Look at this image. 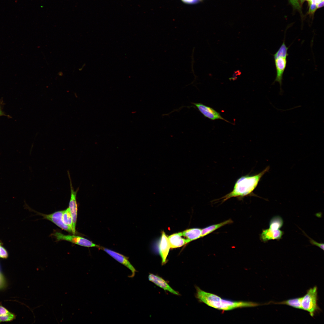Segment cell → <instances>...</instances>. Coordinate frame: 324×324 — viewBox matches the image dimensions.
Returning a JSON list of instances; mask_svg holds the SVG:
<instances>
[{
    "mask_svg": "<svg viewBox=\"0 0 324 324\" xmlns=\"http://www.w3.org/2000/svg\"><path fill=\"white\" fill-rule=\"evenodd\" d=\"M267 166L260 172L254 175L242 176L236 181L232 190L220 198L222 202L233 197L240 200L248 196H257L253 192L263 176L269 170Z\"/></svg>",
    "mask_w": 324,
    "mask_h": 324,
    "instance_id": "6da1fadb",
    "label": "cell"
},
{
    "mask_svg": "<svg viewBox=\"0 0 324 324\" xmlns=\"http://www.w3.org/2000/svg\"><path fill=\"white\" fill-rule=\"evenodd\" d=\"M195 288L196 297L200 302L219 310L227 311L237 308L255 307L262 305L253 302L236 301L224 299L216 295L205 292L197 286H196Z\"/></svg>",
    "mask_w": 324,
    "mask_h": 324,
    "instance_id": "7a4b0ae2",
    "label": "cell"
},
{
    "mask_svg": "<svg viewBox=\"0 0 324 324\" xmlns=\"http://www.w3.org/2000/svg\"><path fill=\"white\" fill-rule=\"evenodd\" d=\"M289 47L286 45L285 38L281 45L278 50L273 55L274 64L276 71V76L273 84L275 82L279 83L280 86V94L283 92L282 88L283 76L287 64V57L289 54L288 50Z\"/></svg>",
    "mask_w": 324,
    "mask_h": 324,
    "instance_id": "3957f363",
    "label": "cell"
},
{
    "mask_svg": "<svg viewBox=\"0 0 324 324\" xmlns=\"http://www.w3.org/2000/svg\"><path fill=\"white\" fill-rule=\"evenodd\" d=\"M317 288L315 286L308 290L306 294L302 297V310L308 312L312 317L320 310L317 304Z\"/></svg>",
    "mask_w": 324,
    "mask_h": 324,
    "instance_id": "277c9868",
    "label": "cell"
},
{
    "mask_svg": "<svg viewBox=\"0 0 324 324\" xmlns=\"http://www.w3.org/2000/svg\"><path fill=\"white\" fill-rule=\"evenodd\" d=\"M52 236L58 241H65L81 246L87 247H97L98 245L82 237L75 235H66L57 231L52 233Z\"/></svg>",
    "mask_w": 324,
    "mask_h": 324,
    "instance_id": "5b68a950",
    "label": "cell"
},
{
    "mask_svg": "<svg viewBox=\"0 0 324 324\" xmlns=\"http://www.w3.org/2000/svg\"><path fill=\"white\" fill-rule=\"evenodd\" d=\"M97 248L99 249L103 250L105 251L118 262L124 265L130 270L131 272V274L128 276L129 278H133L135 276L137 271L129 260L128 257L116 251L99 245H98Z\"/></svg>",
    "mask_w": 324,
    "mask_h": 324,
    "instance_id": "8992f818",
    "label": "cell"
},
{
    "mask_svg": "<svg viewBox=\"0 0 324 324\" xmlns=\"http://www.w3.org/2000/svg\"><path fill=\"white\" fill-rule=\"evenodd\" d=\"M68 175L70 182V198L69 204L68 208L71 212L73 219V231L74 234H76V223L77 216L78 206L77 203L76 196L78 190V188L74 190L73 188L70 173L68 171Z\"/></svg>",
    "mask_w": 324,
    "mask_h": 324,
    "instance_id": "52a82bcc",
    "label": "cell"
},
{
    "mask_svg": "<svg viewBox=\"0 0 324 324\" xmlns=\"http://www.w3.org/2000/svg\"><path fill=\"white\" fill-rule=\"evenodd\" d=\"M63 210H61L50 214H45L39 212H37V214L42 216L44 219L51 221L62 229L73 234L72 229L64 224L63 221Z\"/></svg>",
    "mask_w": 324,
    "mask_h": 324,
    "instance_id": "ba28073f",
    "label": "cell"
},
{
    "mask_svg": "<svg viewBox=\"0 0 324 324\" xmlns=\"http://www.w3.org/2000/svg\"><path fill=\"white\" fill-rule=\"evenodd\" d=\"M192 103L205 117L212 120L220 119L229 122L222 117L219 112L212 108L200 103Z\"/></svg>",
    "mask_w": 324,
    "mask_h": 324,
    "instance_id": "9c48e42d",
    "label": "cell"
},
{
    "mask_svg": "<svg viewBox=\"0 0 324 324\" xmlns=\"http://www.w3.org/2000/svg\"><path fill=\"white\" fill-rule=\"evenodd\" d=\"M148 279L149 281L164 290L168 291L174 295H180L178 292L172 289L167 282L161 277L152 273H150L148 276Z\"/></svg>",
    "mask_w": 324,
    "mask_h": 324,
    "instance_id": "30bf717a",
    "label": "cell"
},
{
    "mask_svg": "<svg viewBox=\"0 0 324 324\" xmlns=\"http://www.w3.org/2000/svg\"><path fill=\"white\" fill-rule=\"evenodd\" d=\"M170 248L168 237L165 232L163 231L159 245V253L162 259L161 264L163 265L167 262L166 258Z\"/></svg>",
    "mask_w": 324,
    "mask_h": 324,
    "instance_id": "8fae6325",
    "label": "cell"
},
{
    "mask_svg": "<svg viewBox=\"0 0 324 324\" xmlns=\"http://www.w3.org/2000/svg\"><path fill=\"white\" fill-rule=\"evenodd\" d=\"M283 234V232L279 230L274 231L268 229L262 231L260 238L262 241L265 242L270 240L279 239Z\"/></svg>",
    "mask_w": 324,
    "mask_h": 324,
    "instance_id": "7c38bea8",
    "label": "cell"
},
{
    "mask_svg": "<svg viewBox=\"0 0 324 324\" xmlns=\"http://www.w3.org/2000/svg\"><path fill=\"white\" fill-rule=\"evenodd\" d=\"M181 232L173 234L168 237L171 248L181 247L187 244L186 239L182 237Z\"/></svg>",
    "mask_w": 324,
    "mask_h": 324,
    "instance_id": "4fadbf2b",
    "label": "cell"
},
{
    "mask_svg": "<svg viewBox=\"0 0 324 324\" xmlns=\"http://www.w3.org/2000/svg\"><path fill=\"white\" fill-rule=\"evenodd\" d=\"M202 229L193 228L187 229L181 232L182 236L186 238L187 243L201 237Z\"/></svg>",
    "mask_w": 324,
    "mask_h": 324,
    "instance_id": "5bb4252c",
    "label": "cell"
},
{
    "mask_svg": "<svg viewBox=\"0 0 324 324\" xmlns=\"http://www.w3.org/2000/svg\"><path fill=\"white\" fill-rule=\"evenodd\" d=\"M233 223L230 219L219 224L212 225L205 228L201 230V237H203L212 232L215 230L226 225Z\"/></svg>",
    "mask_w": 324,
    "mask_h": 324,
    "instance_id": "9a60e30c",
    "label": "cell"
},
{
    "mask_svg": "<svg viewBox=\"0 0 324 324\" xmlns=\"http://www.w3.org/2000/svg\"><path fill=\"white\" fill-rule=\"evenodd\" d=\"M302 297H300L290 299L280 302H271L269 303L275 304L286 305L296 309L302 310Z\"/></svg>",
    "mask_w": 324,
    "mask_h": 324,
    "instance_id": "2e32d148",
    "label": "cell"
},
{
    "mask_svg": "<svg viewBox=\"0 0 324 324\" xmlns=\"http://www.w3.org/2000/svg\"><path fill=\"white\" fill-rule=\"evenodd\" d=\"M283 224V220L280 216L273 217L270 220L269 224V229L272 230H279Z\"/></svg>",
    "mask_w": 324,
    "mask_h": 324,
    "instance_id": "e0dca14e",
    "label": "cell"
},
{
    "mask_svg": "<svg viewBox=\"0 0 324 324\" xmlns=\"http://www.w3.org/2000/svg\"><path fill=\"white\" fill-rule=\"evenodd\" d=\"M62 220L64 224L71 228L73 232L72 217L68 207L63 210Z\"/></svg>",
    "mask_w": 324,
    "mask_h": 324,
    "instance_id": "ac0fdd59",
    "label": "cell"
},
{
    "mask_svg": "<svg viewBox=\"0 0 324 324\" xmlns=\"http://www.w3.org/2000/svg\"><path fill=\"white\" fill-rule=\"evenodd\" d=\"M288 1L292 6L293 9L298 11L301 14V16H303L302 7L300 5L299 0H288Z\"/></svg>",
    "mask_w": 324,
    "mask_h": 324,
    "instance_id": "d6986e66",
    "label": "cell"
},
{
    "mask_svg": "<svg viewBox=\"0 0 324 324\" xmlns=\"http://www.w3.org/2000/svg\"><path fill=\"white\" fill-rule=\"evenodd\" d=\"M15 317L14 315L11 313L3 316H0V322H8L12 321Z\"/></svg>",
    "mask_w": 324,
    "mask_h": 324,
    "instance_id": "ffe728a7",
    "label": "cell"
},
{
    "mask_svg": "<svg viewBox=\"0 0 324 324\" xmlns=\"http://www.w3.org/2000/svg\"><path fill=\"white\" fill-rule=\"evenodd\" d=\"M309 9L307 12V14L310 15H314L317 9L316 4L310 2H308Z\"/></svg>",
    "mask_w": 324,
    "mask_h": 324,
    "instance_id": "44dd1931",
    "label": "cell"
},
{
    "mask_svg": "<svg viewBox=\"0 0 324 324\" xmlns=\"http://www.w3.org/2000/svg\"><path fill=\"white\" fill-rule=\"evenodd\" d=\"M8 256V254L6 250L1 245L0 246V257L6 258Z\"/></svg>",
    "mask_w": 324,
    "mask_h": 324,
    "instance_id": "7402d4cb",
    "label": "cell"
},
{
    "mask_svg": "<svg viewBox=\"0 0 324 324\" xmlns=\"http://www.w3.org/2000/svg\"><path fill=\"white\" fill-rule=\"evenodd\" d=\"M310 242L312 244L318 246L322 250H324V244L323 243H318L310 238Z\"/></svg>",
    "mask_w": 324,
    "mask_h": 324,
    "instance_id": "603a6c76",
    "label": "cell"
},
{
    "mask_svg": "<svg viewBox=\"0 0 324 324\" xmlns=\"http://www.w3.org/2000/svg\"><path fill=\"white\" fill-rule=\"evenodd\" d=\"M10 313L3 307L0 306V316L6 315Z\"/></svg>",
    "mask_w": 324,
    "mask_h": 324,
    "instance_id": "cb8c5ba5",
    "label": "cell"
},
{
    "mask_svg": "<svg viewBox=\"0 0 324 324\" xmlns=\"http://www.w3.org/2000/svg\"><path fill=\"white\" fill-rule=\"evenodd\" d=\"M241 73L239 70L235 71L233 74L232 79L235 80L237 78V76L241 74Z\"/></svg>",
    "mask_w": 324,
    "mask_h": 324,
    "instance_id": "d4e9b609",
    "label": "cell"
},
{
    "mask_svg": "<svg viewBox=\"0 0 324 324\" xmlns=\"http://www.w3.org/2000/svg\"><path fill=\"white\" fill-rule=\"evenodd\" d=\"M183 2L187 4H194L200 0H181Z\"/></svg>",
    "mask_w": 324,
    "mask_h": 324,
    "instance_id": "484cf974",
    "label": "cell"
},
{
    "mask_svg": "<svg viewBox=\"0 0 324 324\" xmlns=\"http://www.w3.org/2000/svg\"><path fill=\"white\" fill-rule=\"evenodd\" d=\"M2 102H1V101H0V117L2 116H6L4 114V112H3V111H2Z\"/></svg>",
    "mask_w": 324,
    "mask_h": 324,
    "instance_id": "4316f807",
    "label": "cell"
},
{
    "mask_svg": "<svg viewBox=\"0 0 324 324\" xmlns=\"http://www.w3.org/2000/svg\"><path fill=\"white\" fill-rule=\"evenodd\" d=\"M317 9L321 8L324 6V0L316 4Z\"/></svg>",
    "mask_w": 324,
    "mask_h": 324,
    "instance_id": "83f0119b",
    "label": "cell"
},
{
    "mask_svg": "<svg viewBox=\"0 0 324 324\" xmlns=\"http://www.w3.org/2000/svg\"><path fill=\"white\" fill-rule=\"evenodd\" d=\"M322 0H310V1L308 2H310L317 4Z\"/></svg>",
    "mask_w": 324,
    "mask_h": 324,
    "instance_id": "f1b7e54d",
    "label": "cell"
},
{
    "mask_svg": "<svg viewBox=\"0 0 324 324\" xmlns=\"http://www.w3.org/2000/svg\"><path fill=\"white\" fill-rule=\"evenodd\" d=\"M305 1H308V2L310 1V0H299V3L301 7H302V5L303 4V3Z\"/></svg>",
    "mask_w": 324,
    "mask_h": 324,
    "instance_id": "f546056e",
    "label": "cell"
},
{
    "mask_svg": "<svg viewBox=\"0 0 324 324\" xmlns=\"http://www.w3.org/2000/svg\"><path fill=\"white\" fill-rule=\"evenodd\" d=\"M1 245V243H0V246Z\"/></svg>",
    "mask_w": 324,
    "mask_h": 324,
    "instance_id": "4dcf8cb0",
    "label": "cell"
}]
</instances>
